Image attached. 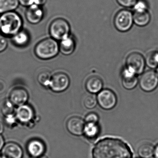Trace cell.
<instances>
[{
    "instance_id": "obj_1",
    "label": "cell",
    "mask_w": 158,
    "mask_h": 158,
    "mask_svg": "<svg viewBox=\"0 0 158 158\" xmlns=\"http://www.w3.org/2000/svg\"><path fill=\"white\" fill-rule=\"evenodd\" d=\"M130 146L119 138L106 137L98 141L92 150V158H133Z\"/></svg>"
},
{
    "instance_id": "obj_2",
    "label": "cell",
    "mask_w": 158,
    "mask_h": 158,
    "mask_svg": "<svg viewBox=\"0 0 158 158\" xmlns=\"http://www.w3.org/2000/svg\"><path fill=\"white\" fill-rule=\"evenodd\" d=\"M23 20L15 11L0 15V34L8 37H12L23 29Z\"/></svg>"
},
{
    "instance_id": "obj_3",
    "label": "cell",
    "mask_w": 158,
    "mask_h": 158,
    "mask_svg": "<svg viewBox=\"0 0 158 158\" xmlns=\"http://www.w3.org/2000/svg\"><path fill=\"white\" fill-rule=\"evenodd\" d=\"M35 54L40 59L48 60L56 57L60 52L58 41L52 38H47L40 41L35 48Z\"/></svg>"
},
{
    "instance_id": "obj_4",
    "label": "cell",
    "mask_w": 158,
    "mask_h": 158,
    "mask_svg": "<svg viewBox=\"0 0 158 158\" xmlns=\"http://www.w3.org/2000/svg\"><path fill=\"white\" fill-rule=\"evenodd\" d=\"M49 32L51 38L57 41H60L71 35V27L65 19L57 18L51 23Z\"/></svg>"
},
{
    "instance_id": "obj_5",
    "label": "cell",
    "mask_w": 158,
    "mask_h": 158,
    "mask_svg": "<svg viewBox=\"0 0 158 158\" xmlns=\"http://www.w3.org/2000/svg\"><path fill=\"white\" fill-rule=\"evenodd\" d=\"M134 23L133 14L125 9L117 12L114 19V24L116 30L123 33L130 30Z\"/></svg>"
},
{
    "instance_id": "obj_6",
    "label": "cell",
    "mask_w": 158,
    "mask_h": 158,
    "mask_svg": "<svg viewBox=\"0 0 158 158\" xmlns=\"http://www.w3.org/2000/svg\"><path fill=\"white\" fill-rule=\"evenodd\" d=\"M146 64L145 58L137 52L130 53L126 60L125 67L137 75L143 73Z\"/></svg>"
},
{
    "instance_id": "obj_7",
    "label": "cell",
    "mask_w": 158,
    "mask_h": 158,
    "mask_svg": "<svg viewBox=\"0 0 158 158\" xmlns=\"http://www.w3.org/2000/svg\"><path fill=\"white\" fill-rule=\"evenodd\" d=\"M98 104L102 109L109 110L114 109L117 103L116 94L111 89H102L98 94L97 97Z\"/></svg>"
},
{
    "instance_id": "obj_8",
    "label": "cell",
    "mask_w": 158,
    "mask_h": 158,
    "mask_svg": "<svg viewBox=\"0 0 158 158\" xmlns=\"http://www.w3.org/2000/svg\"><path fill=\"white\" fill-rule=\"evenodd\" d=\"M139 85L141 89L146 92H152L158 86V76L152 70L144 72L139 78Z\"/></svg>"
},
{
    "instance_id": "obj_9",
    "label": "cell",
    "mask_w": 158,
    "mask_h": 158,
    "mask_svg": "<svg viewBox=\"0 0 158 158\" xmlns=\"http://www.w3.org/2000/svg\"><path fill=\"white\" fill-rule=\"evenodd\" d=\"M70 84V78L66 74L58 73L52 76L49 86L52 91L61 92L66 90Z\"/></svg>"
},
{
    "instance_id": "obj_10",
    "label": "cell",
    "mask_w": 158,
    "mask_h": 158,
    "mask_svg": "<svg viewBox=\"0 0 158 158\" xmlns=\"http://www.w3.org/2000/svg\"><path fill=\"white\" fill-rule=\"evenodd\" d=\"M44 10L42 6L33 5L27 7L25 12V17L31 24H37L43 20Z\"/></svg>"
},
{
    "instance_id": "obj_11",
    "label": "cell",
    "mask_w": 158,
    "mask_h": 158,
    "mask_svg": "<svg viewBox=\"0 0 158 158\" xmlns=\"http://www.w3.org/2000/svg\"><path fill=\"white\" fill-rule=\"evenodd\" d=\"M85 122L81 117L73 116L67 120L66 128L69 133L75 136H81L84 134Z\"/></svg>"
},
{
    "instance_id": "obj_12",
    "label": "cell",
    "mask_w": 158,
    "mask_h": 158,
    "mask_svg": "<svg viewBox=\"0 0 158 158\" xmlns=\"http://www.w3.org/2000/svg\"><path fill=\"white\" fill-rule=\"evenodd\" d=\"M137 75L125 67L121 72V78L123 87L127 90H132L137 85L138 83Z\"/></svg>"
},
{
    "instance_id": "obj_13",
    "label": "cell",
    "mask_w": 158,
    "mask_h": 158,
    "mask_svg": "<svg viewBox=\"0 0 158 158\" xmlns=\"http://www.w3.org/2000/svg\"><path fill=\"white\" fill-rule=\"evenodd\" d=\"M2 154V158H22L23 151L18 144L9 142L3 147Z\"/></svg>"
},
{
    "instance_id": "obj_14",
    "label": "cell",
    "mask_w": 158,
    "mask_h": 158,
    "mask_svg": "<svg viewBox=\"0 0 158 158\" xmlns=\"http://www.w3.org/2000/svg\"><path fill=\"white\" fill-rule=\"evenodd\" d=\"M28 98L27 91L21 87L15 88L12 90L10 95V100L14 105L20 106L24 105Z\"/></svg>"
},
{
    "instance_id": "obj_15",
    "label": "cell",
    "mask_w": 158,
    "mask_h": 158,
    "mask_svg": "<svg viewBox=\"0 0 158 158\" xmlns=\"http://www.w3.org/2000/svg\"><path fill=\"white\" fill-rule=\"evenodd\" d=\"M46 147L43 141L39 139H31L27 144V150L32 157H40L45 152Z\"/></svg>"
},
{
    "instance_id": "obj_16",
    "label": "cell",
    "mask_w": 158,
    "mask_h": 158,
    "mask_svg": "<svg viewBox=\"0 0 158 158\" xmlns=\"http://www.w3.org/2000/svg\"><path fill=\"white\" fill-rule=\"evenodd\" d=\"M76 44L74 37L70 35L60 41V52L65 56L71 55L75 50Z\"/></svg>"
},
{
    "instance_id": "obj_17",
    "label": "cell",
    "mask_w": 158,
    "mask_h": 158,
    "mask_svg": "<svg viewBox=\"0 0 158 158\" xmlns=\"http://www.w3.org/2000/svg\"><path fill=\"white\" fill-rule=\"evenodd\" d=\"M103 81L99 77L92 76L89 77L85 82L86 89L91 94H98L103 88Z\"/></svg>"
},
{
    "instance_id": "obj_18",
    "label": "cell",
    "mask_w": 158,
    "mask_h": 158,
    "mask_svg": "<svg viewBox=\"0 0 158 158\" xmlns=\"http://www.w3.org/2000/svg\"><path fill=\"white\" fill-rule=\"evenodd\" d=\"M34 115V110L32 107L26 104L19 106L16 112V118L23 123L30 122L33 119Z\"/></svg>"
},
{
    "instance_id": "obj_19",
    "label": "cell",
    "mask_w": 158,
    "mask_h": 158,
    "mask_svg": "<svg viewBox=\"0 0 158 158\" xmlns=\"http://www.w3.org/2000/svg\"><path fill=\"white\" fill-rule=\"evenodd\" d=\"M101 128L99 123H85L83 135L88 140H94L99 136Z\"/></svg>"
},
{
    "instance_id": "obj_20",
    "label": "cell",
    "mask_w": 158,
    "mask_h": 158,
    "mask_svg": "<svg viewBox=\"0 0 158 158\" xmlns=\"http://www.w3.org/2000/svg\"><path fill=\"white\" fill-rule=\"evenodd\" d=\"M30 36L28 32L22 29L12 37V41L15 46L19 48H24L28 45Z\"/></svg>"
},
{
    "instance_id": "obj_21",
    "label": "cell",
    "mask_w": 158,
    "mask_h": 158,
    "mask_svg": "<svg viewBox=\"0 0 158 158\" xmlns=\"http://www.w3.org/2000/svg\"><path fill=\"white\" fill-rule=\"evenodd\" d=\"M133 18L134 24L137 26L143 27L149 23L151 15L148 11L144 12H134Z\"/></svg>"
},
{
    "instance_id": "obj_22",
    "label": "cell",
    "mask_w": 158,
    "mask_h": 158,
    "mask_svg": "<svg viewBox=\"0 0 158 158\" xmlns=\"http://www.w3.org/2000/svg\"><path fill=\"white\" fill-rule=\"evenodd\" d=\"M19 4V0H0V15L15 11Z\"/></svg>"
},
{
    "instance_id": "obj_23",
    "label": "cell",
    "mask_w": 158,
    "mask_h": 158,
    "mask_svg": "<svg viewBox=\"0 0 158 158\" xmlns=\"http://www.w3.org/2000/svg\"><path fill=\"white\" fill-rule=\"evenodd\" d=\"M154 147L148 143H144L139 147L138 154L140 158H150L153 155Z\"/></svg>"
},
{
    "instance_id": "obj_24",
    "label": "cell",
    "mask_w": 158,
    "mask_h": 158,
    "mask_svg": "<svg viewBox=\"0 0 158 158\" xmlns=\"http://www.w3.org/2000/svg\"><path fill=\"white\" fill-rule=\"evenodd\" d=\"M146 63L150 68L154 69L158 67V52L152 51L147 54Z\"/></svg>"
},
{
    "instance_id": "obj_25",
    "label": "cell",
    "mask_w": 158,
    "mask_h": 158,
    "mask_svg": "<svg viewBox=\"0 0 158 158\" xmlns=\"http://www.w3.org/2000/svg\"><path fill=\"white\" fill-rule=\"evenodd\" d=\"M1 110L2 113L6 117L13 115L14 111V104L10 100H4L1 105Z\"/></svg>"
},
{
    "instance_id": "obj_26",
    "label": "cell",
    "mask_w": 158,
    "mask_h": 158,
    "mask_svg": "<svg viewBox=\"0 0 158 158\" xmlns=\"http://www.w3.org/2000/svg\"><path fill=\"white\" fill-rule=\"evenodd\" d=\"M51 77L50 73L49 71L43 70L39 73L37 79L42 85L47 86L49 85Z\"/></svg>"
},
{
    "instance_id": "obj_27",
    "label": "cell",
    "mask_w": 158,
    "mask_h": 158,
    "mask_svg": "<svg viewBox=\"0 0 158 158\" xmlns=\"http://www.w3.org/2000/svg\"><path fill=\"white\" fill-rule=\"evenodd\" d=\"M98 104L97 98L92 95H88L85 98L84 101V104L86 109H94Z\"/></svg>"
},
{
    "instance_id": "obj_28",
    "label": "cell",
    "mask_w": 158,
    "mask_h": 158,
    "mask_svg": "<svg viewBox=\"0 0 158 158\" xmlns=\"http://www.w3.org/2000/svg\"><path fill=\"white\" fill-rule=\"evenodd\" d=\"M133 9L134 12H144L148 11V5L145 0H138Z\"/></svg>"
},
{
    "instance_id": "obj_29",
    "label": "cell",
    "mask_w": 158,
    "mask_h": 158,
    "mask_svg": "<svg viewBox=\"0 0 158 158\" xmlns=\"http://www.w3.org/2000/svg\"><path fill=\"white\" fill-rule=\"evenodd\" d=\"M99 117L97 114L89 113L86 115L85 121V123H99Z\"/></svg>"
},
{
    "instance_id": "obj_30",
    "label": "cell",
    "mask_w": 158,
    "mask_h": 158,
    "mask_svg": "<svg viewBox=\"0 0 158 158\" xmlns=\"http://www.w3.org/2000/svg\"><path fill=\"white\" fill-rule=\"evenodd\" d=\"M117 3L125 8H133L138 0H116Z\"/></svg>"
},
{
    "instance_id": "obj_31",
    "label": "cell",
    "mask_w": 158,
    "mask_h": 158,
    "mask_svg": "<svg viewBox=\"0 0 158 158\" xmlns=\"http://www.w3.org/2000/svg\"><path fill=\"white\" fill-rule=\"evenodd\" d=\"M8 46V42L6 37L0 34V53L3 52L7 49Z\"/></svg>"
},
{
    "instance_id": "obj_32",
    "label": "cell",
    "mask_w": 158,
    "mask_h": 158,
    "mask_svg": "<svg viewBox=\"0 0 158 158\" xmlns=\"http://www.w3.org/2000/svg\"><path fill=\"white\" fill-rule=\"evenodd\" d=\"M35 0H19L20 4L24 7H28L35 5Z\"/></svg>"
},
{
    "instance_id": "obj_33",
    "label": "cell",
    "mask_w": 158,
    "mask_h": 158,
    "mask_svg": "<svg viewBox=\"0 0 158 158\" xmlns=\"http://www.w3.org/2000/svg\"><path fill=\"white\" fill-rule=\"evenodd\" d=\"M153 155H154V158H158V144L154 148Z\"/></svg>"
},
{
    "instance_id": "obj_34",
    "label": "cell",
    "mask_w": 158,
    "mask_h": 158,
    "mask_svg": "<svg viewBox=\"0 0 158 158\" xmlns=\"http://www.w3.org/2000/svg\"><path fill=\"white\" fill-rule=\"evenodd\" d=\"M3 145H4V139H3L2 136L0 135V150L2 148Z\"/></svg>"
},
{
    "instance_id": "obj_35",
    "label": "cell",
    "mask_w": 158,
    "mask_h": 158,
    "mask_svg": "<svg viewBox=\"0 0 158 158\" xmlns=\"http://www.w3.org/2000/svg\"><path fill=\"white\" fill-rule=\"evenodd\" d=\"M3 129H4V127H3V124L2 123L0 122V134H1L2 133L3 131Z\"/></svg>"
},
{
    "instance_id": "obj_36",
    "label": "cell",
    "mask_w": 158,
    "mask_h": 158,
    "mask_svg": "<svg viewBox=\"0 0 158 158\" xmlns=\"http://www.w3.org/2000/svg\"><path fill=\"white\" fill-rule=\"evenodd\" d=\"M40 158H48V157H47V156H45V155H44V156L42 155V156H40Z\"/></svg>"
},
{
    "instance_id": "obj_37",
    "label": "cell",
    "mask_w": 158,
    "mask_h": 158,
    "mask_svg": "<svg viewBox=\"0 0 158 158\" xmlns=\"http://www.w3.org/2000/svg\"><path fill=\"white\" fill-rule=\"evenodd\" d=\"M156 73H157V75L158 76V67L157 68V70H156Z\"/></svg>"
},
{
    "instance_id": "obj_38",
    "label": "cell",
    "mask_w": 158,
    "mask_h": 158,
    "mask_svg": "<svg viewBox=\"0 0 158 158\" xmlns=\"http://www.w3.org/2000/svg\"><path fill=\"white\" fill-rule=\"evenodd\" d=\"M35 158V157H32V158Z\"/></svg>"
},
{
    "instance_id": "obj_39",
    "label": "cell",
    "mask_w": 158,
    "mask_h": 158,
    "mask_svg": "<svg viewBox=\"0 0 158 158\" xmlns=\"http://www.w3.org/2000/svg\"></svg>"
}]
</instances>
